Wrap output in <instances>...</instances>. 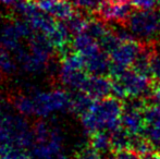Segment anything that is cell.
I'll return each mask as SVG.
<instances>
[{
	"instance_id": "cell-1",
	"label": "cell",
	"mask_w": 160,
	"mask_h": 159,
	"mask_svg": "<svg viewBox=\"0 0 160 159\" xmlns=\"http://www.w3.org/2000/svg\"><path fill=\"white\" fill-rule=\"evenodd\" d=\"M123 102L121 99L109 96L96 100L92 108L81 117L84 130L88 135L97 131L112 132L121 125Z\"/></svg>"
},
{
	"instance_id": "cell-2",
	"label": "cell",
	"mask_w": 160,
	"mask_h": 159,
	"mask_svg": "<svg viewBox=\"0 0 160 159\" xmlns=\"http://www.w3.org/2000/svg\"><path fill=\"white\" fill-rule=\"evenodd\" d=\"M56 49L45 35L34 32L26 42L13 56L20 66L28 73H40L48 68Z\"/></svg>"
},
{
	"instance_id": "cell-3",
	"label": "cell",
	"mask_w": 160,
	"mask_h": 159,
	"mask_svg": "<svg viewBox=\"0 0 160 159\" xmlns=\"http://www.w3.org/2000/svg\"><path fill=\"white\" fill-rule=\"evenodd\" d=\"M34 142L30 148L32 159H53L61 154V131L46 121H39L33 129Z\"/></svg>"
},
{
	"instance_id": "cell-4",
	"label": "cell",
	"mask_w": 160,
	"mask_h": 159,
	"mask_svg": "<svg viewBox=\"0 0 160 159\" xmlns=\"http://www.w3.org/2000/svg\"><path fill=\"white\" fill-rule=\"evenodd\" d=\"M32 104V117L48 118L55 113L71 111V92L64 89L38 91L30 95Z\"/></svg>"
},
{
	"instance_id": "cell-5",
	"label": "cell",
	"mask_w": 160,
	"mask_h": 159,
	"mask_svg": "<svg viewBox=\"0 0 160 159\" xmlns=\"http://www.w3.org/2000/svg\"><path fill=\"white\" fill-rule=\"evenodd\" d=\"M125 26L141 42H160V7L147 10H134Z\"/></svg>"
},
{
	"instance_id": "cell-6",
	"label": "cell",
	"mask_w": 160,
	"mask_h": 159,
	"mask_svg": "<svg viewBox=\"0 0 160 159\" xmlns=\"http://www.w3.org/2000/svg\"><path fill=\"white\" fill-rule=\"evenodd\" d=\"M33 33L34 31L24 20H13L4 24L0 30V44L14 53L25 44Z\"/></svg>"
},
{
	"instance_id": "cell-7",
	"label": "cell",
	"mask_w": 160,
	"mask_h": 159,
	"mask_svg": "<svg viewBox=\"0 0 160 159\" xmlns=\"http://www.w3.org/2000/svg\"><path fill=\"white\" fill-rule=\"evenodd\" d=\"M110 77L117 79L122 84L127 94V98H150L152 96V79L139 74L133 69H127L121 74Z\"/></svg>"
},
{
	"instance_id": "cell-8",
	"label": "cell",
	"mask_w": 160,
	"mask_h": 159,
	"mask_svg": "<svg viewBox=\"0 0 160 159\" xmlns=\"http://www.w3.org/2000/svg\"><path fill=\"white\" fill-rule=\"evenodd\" d=\"M142 49V42L139 40H128L122 42L111 53L112 66L110 77H117L121 74L130 67H132L134 60L136 59L137 55Z\"/></svg>"
},
{
	"instance_id": "cell-9",
	"label": "cell",
	"mask_w": 160,
	"mask_h": 159,
	"mask_svg": "<svg viewBox=\"0 0 160 159\" xmlns=\"http://www.w3.org/2000/svg\"><path fill=\"white\" fill-rule=\"evenodd\" d=\"M82 56V55H81ZM84 60V68L88 74L110 77L111 73V57L107 51L98 49L88 56H82Z\"/></svg>"
},
{
	"instance_id": "cell-10",
	"label": "cell",
	"mask_w": 160,
	"mask_h": 159,
	"mask_svg": "<svg viewBox=\"0 0 160 159\" xmlns=\"http://www.w3.org/2000/svg\"><path fill=\"white\" fill-rule=\"evenodd\" d=\"M40 10L56 20L65 22L76 14L75 7L69 0H35Z\"/></svg>"
},
{
	"instance_id": "cell-11",
	"label": "cell",
	"mask_w": 160,
	"mask_h": 159,
	"mask_svg": "<svg viewBox=\"0 0 160 159\" xmlns=\"http://www.w3.org/2000/svg\"><path fill=\"white\" fill-rule=\"evenodd\" d=\"M82 93H85L94 100L103 99L112 96V82L110 77H100V75H91L83 87Z\"/></svg>"
},
{
	"instance_id": "cell-12",
	"label": "cell",
	"mask_w": 160,
	"mask_h": 159,
	"mask_svg": "<svg viewBox=\"0 0 160 159\" xmlns=\"http://www.w3.org/2000/svg\"><path fill=\"white\" fill-rule=\"evenodd\" d=\"M89 146L99 154L111 153V137L110 132L97 131L89 135Z\"/></svg>"
},
{
	"instance_id": "cell-13",
	"label": "cell",
	"mask_w": 160,
	"mask_h": 159,
	"mask_svg": "<svg viewBox=\"0 0 160 159\" xmlns=\"http://www.w3.org/2000/svg\"><path fill=\"white\" fill-rule=\"evenodd\" d=\"M110 137H111V151L130 148L131 134L121 125L114 131L110 132Z\"/></svg>"
},
{
	"instance_id": "cell-14",
	"label": "cell",
	"mask_w": 160,
	"mask_h": 159,
	"mask_svg": "<svg viewBox=\"0 0 160 159\" xmlns=\"http://www.w3.org/2000/svg\"><path fill=\"white\" fill-rule=\"evenodd\" d=\"M18 68L17 60L10 50L0 44V72L2 74H12Z\"/></svg>"
},
{
	"instance_id": "cell-15",
	"label": "cell",
	"mask_w": 160,
	"mask_h": 159,
	"mask_svg": "<svg viewBox=\"0 0 160 159\" xmlns=\"http://www.w3.org/2000/svg\"><path fill=\"white\" fill-rule=\"evenodd\" d=\"M75 9L83 10L89 14H97L105 0H69Z\"/></svg>"
},
{
	"instance_id": "cell-16",
	"label": "cell",
	"mask_w": 160,
	"mask_h": 159,
	"mask_svg": "<svg viewBox=\"0 0 160 159\" xmlns=\"http://www.w3.org/2000/svg\"><path fill=\"white\" fill-rule=\"evenodd\" d=\"M111 156L109 159H141V155L135 151L130 148L119 149V151H111Z\"/></svg>"
},
{
	"instance_id": "cell-17",
	"label": "cell",
	"mask_w": 160,
	"mask_h": 159,
	"mask_svg": "<svg viewBox=\"0 0 160 159\" xmlns=\"http://www.w3.org/2000/svg\"><path fill=\"white\" fill-rule=\"evenodd\" d=\"M74 159H101L100 154L98 152H96L94 148H92L91 146L83 148L82 151H80L75 155Z\"/></svg>"
},
{
	"instance_id": "cell-18",
	"label": "cell",
	"mask_w": 160,
	"mask_h": 159,
	"mask_svg": "<svg viewBox=\"0 0 160 159\" xmlns=\"http://www.w3.org/2000/svg\"><path fill=\"white\" fill-rule=\"evenodd\" d=\"M150 98L155 105L160 107V85H152V92Z\"/></svg>"
},
{
	"instance_id": "cell-19",
	"label": "cell",
	"mask_w": 160,
	"mask_h": 159,
	"mask_svg": "<svg viewBox=\"0 0 160 159\" xmlns=\"http://www.w3.org/2000/svg\"><path fill=\"white\" fill-rule=\"evenodd\" d=\"M141 159H160V152L156 151L152 153L145 154V155H141Z\"/></svg>"
},
{
	"instance_id": "cell-20",
	"label": "cell",
	"mask_w": 160,
	"mask_h": 159,
	"mask_svg": "<svg viewBox=\"0 0 160 159\" xmlns=\"http://www.w3.org/2000/svg\"><path fill=\"white\" fill-rule=\"evenodd\" d=\"M21 0H0V4L2 6H17Z\"/></svg>"
},
{
	"instance_id": "cell-21",
	"label": "cell",
	"mask_w": 160,
	"mask_h": 159,
	"mask_svg": "<svg viewBox=\"0 0 160 159\" xmlns=\"http://www.w3.org/2000/svg\"><path fill=\"white\" fill-rule=\"evenodd\" d=\"M1 21H2V15H1V13H0V24H1Z\"/></svg>"
},
{
	"instance_id": "cell-22",
	"label": "cell",
	"mask_w": 160,
	"mask_h": 159,
	"mask_svg": "<svg viewBox=\"0 0 160 159\" xmlns=\"http://www.w3.org/2000/svg\"><path fill=\"white\" fill-rule=\"evenodd\" d=\"M1 77H2V73L0 72V81H1Z\"/></svg>"
},
{
	"instance_id": "cell-23",
	"label": "cell",
	"mask_w": 160,
	"mask_h": 159,
	"mask_svg": "<svg viewBox=\"0 0 160 159\" xmlns=\"http://www.w3.org/2000/svg\"><path fill=\"white\" fill-rule=\"evenodd\" d=\"M109 1H116V0H109Z\"/></svg>"
}]
</instances>
